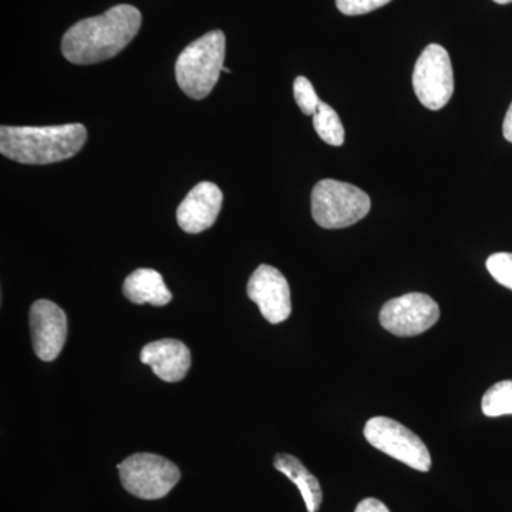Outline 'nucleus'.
I'll use <instances>...</instances> for the list:
<instances>
[{
    "mask_svg": "<svg viewBox=\"0 0 512 512\" xmlns=\"http://www.w3.org/2000/svg\"><path fill=\"white\" fill-rule=\"evenodd\" d=\"M140 10L117 5L94 18L80 20L64 33L62 53L70 63L94 64L113 59L141 28Z\"/></svg>",
    "mask_w": 512,
    "mask_h": 512,
    "instance_id": "f257e3e1",
    "label": "nucleus"
},
{
    "mask_svg": "<svg viewBox=\"0 0 512 512\" xmlns=\"http://www.w3.org/2000/svg\"><path fill=\"white\" fill-rule=\"evenodd\" d=\"M87 140L83 124L47 127H0V153L20 164L60 163L76 156Z\"/></svg>",
    "mask_w": 512,
    "mask_h": 512,
    "instance_id": "f03ea898",
    "label": "nucleus"
},
{
    "mask_svg": "<svg viewBox=\"0 0 512 512\" xmlns=\"http://www.w3.org/2000/svg\"><path fill=\"white\" fill-rule=\"evenodd\" d=\"M225 35L221 30L205 33L185 47L175 63L178 86L188 97L202 100L220 80L225 60Z\"/></svg>",
    "mask_w": 512,
    "mask_h": 512,
    "instance_id": "7ed1b4c3",
    "label": "nucleus"
},
{
    "mask_svg": "<svg viewBox=\"0 0 512 512\" xmlns=\"http://www.w3.org/2000/svg\"><path fill=\"white\" fill-rule=\"evenodd\" d=\"M372 201L355 185L336 180H322L312 191V217L319 227H352L369 214Z\"/></svg>",
    "mask_w": 512,
    "mask_h": 512,
    "instance_id": "20e7f679",
    "label": "nucleus"
},
{
    "mask_svg": "<svg viewBox=\"0 0 512 512\" xmlns=\"http://www.w3.org/2000/svg\"><path fill=\"white\" fill-rule=\"evenodd\" d=\"M117 468L124 490L141 500L164 498L181 478L180 468L158 454H133Z\"/></svg>",
    "mask_w": 512,
    "mask_h": 512,
    "instance_id": "39448f33",
    "label": "nucleus"
},
{
    "mask_svg": "<svg viewBox=\"0 0 512 512\" xmlns=\"http://www.w3.org/2000/svg\"><path fill=\"white\" fill-rule=\"evenodd\" d=\"M365 437L377 450L406 464L407 467L421 473L430 471L429 448L416 433L399 421L389 417H373L366 423Z\"/></svg>",
    "mask_w": 512,
    "mask_h": 512,
    "instance_id": "423d86ee",
    "label": "nucleus"
},
{
    "mask_svg": "<svg viewBox=\"0 0 512 512\" xmlns=\"http://www.w3.org/2000/svg\"><path fill=\"white\" fill-rule=\"evenodd\" d=\"M413 89L426 109H443L454 93V73L443 46L431 43L421 52L413 72Z\"/></svg>",
    "mask_w": 512,
    "mask_h": 512,
    "instance_id": "0eeeda50",
    "label": "nucleus"
},
{
    "mask_svg": "<svg viewBox=\"0 0 512 512\" xmlns=\"http://www.w3.org/2000/svg\"><path fill=\"white\" fill-rule=\"evenodd\" d=\"M440 319L437 302L426 293H406L384 303L380 311V325L399 338L421 335Z\"/></svg>",
    "mask_w": 512,
    "mask_h": 512,
    "instance_id": "6e6552de",
    "label": "nucleus"
},
{
    "mask_svg": "<svg viewBox=\"0 0 512 512\" xmlns=\"http://www.w3.org/2000/svg\"><path fill=\"white\" fill-rule=\"evenodd\" d=\"M247 292L249 299L258 305L262 316L272 325L285 322L291 316V288L282 272L274 266H258L249 278Z\"/></svg>",
    "mask_w": 512,
    "mask_h": 512,
    "instance_id": "1a4fd4ad",
    "label": "nucleus"
},
{
    "mask_svg": "<svg viewBox=\"0 0 512 512\" xmlns=\"http://www.w3.org/2000/svg\"><path fill=\"white\" fill-rule=\"evenodd\" d=\"M29 319L36 356L43 362H53L66 343V313L55 302L40 299L30 308Z\"/></svg>",
    "mask_w": 512,
    "mask_h": 512,
    "instance_id": "9d476101",
    "label": "nucleus"
},
{
    "mask_svg": "<svg viewBox=\"0 0 512 512\" xmlns=\"http://www.w3.org/2000/svg\"><path fill=\"white\" fill-rule=\"evenodd\" d=\"M224 195L217 184L204 181L195 185L177 210L180 228L188 234H200L217 221Z\"/></svg>",
    "mask_w": 512,
    "mask_h": 512,
    "instance_id": "9b49d317",
    "label": "nucleus"
},
{
    "mask_svg": "<svg viewBox=\"0 0 512 512\" xmlns=\"http://www.w3.org/2000/svg\"><path fill=\"white\" fill-rule=\"evenodd\" d=\"M140 360L150 366L157 377L168 383L183 380L191 367L190 349L177 339L148 343L141 350Z\"/></svg>",
    "mask_w": 512,
    "mask_h": 512,
    "instance_id": "f8f14e48",
    "label": "nucleus"
},
{
    "mask_svg": "<svg viewBox=\"0 0 512 512\" xmlns=\"http://www.w3.org/2000/svg\"><path fill=\"white\" fill-rule=\"evenodd\" d=\"M123 293L134 305L150 303L153 306H165L173 299L160 272L146 268L137 269L127 276Z\"/></svg>",
    "mask_w": 512,
    "mask_h": 512,
    "instance_id": "ddd939ff",
    "label": "nucleus"
},
{
    "mask_svg": "<svg viewBox=\"0 0 512 512\" xmlns=\"http://www.w3.org/2000/svg\"><path fill=\"white\" fill-rule=\"evenodd\" d=\"M274 467L279 473L285 474L301 491L308 512H318L322 504L323 493L318 478L309 473L298 458L291 454H276Z\"/></svg>",
    "mask_w": 512,
    "mask_h": 512,
    "instance_id": "4468645a",
    "label": "nucleus"
},
{
    "mask_svg": "<svg viewBox=\"0 0 512 512\" xmlns=\"http://www.w3.org/2000/svg\"><path fill=\"white\" fill-rule=\"evenodd\" d=\"M313 128L329 146L340 147L345 143V128L338 113L323 101H320L318 110L313 114Z\"/></svg>",
    "mask_w": 512,
    "mask_h": 512,
    "instance_id": "2eb2a0df",
    "label": "nucleus"
},
{
    "mask_svg": "<svg viewBox=\"0 0 512 512\" xmlns=\"http://www.w3.org/2000/svg\"><path fill=\"white\" fill-rule=\"evenodd\" d=\"M481 409L487 417L512 414V380L493 384L484 394Z\"/></svg>",
    "mask_w": 512,
    "mask_h": 512,
    "instance_id": "dca6fc26",
    "label": "nucleus"
},
{
    "mask_svg": "<svg viewBox=\"0 0 512 512\" xmlns=\"http://www.w3.org/2000/svg\"><path fill=\"white\" fill-rule=\"evenodd\" d=\"M293 96L305 116H313L318 110L320 104L318 94L306 77H296L295 83H293Z\"/></svg>",
    "mask_w": 512,
    "mask_h": 512,
    "instance_id": "f3484780",
    "label": "nucleus"
},
{
    "mask_svg": "<svg viewBox=\"0 0 512 512\" xmlns=\"http://www.w3.org/2000/svg\"><path fill=\"white\" fill-rule=\"evenodd\" d=\"M485 265L498 284L512 291V254L510 252H497L488 256Z\"/></svg>",
    "mask_w": 512,
    "mask_h": 512,
    "instance_id": "a211bd4d",
    "label": "nucleus"
},
{
    "mask_svg": "<svg viewBox=\"0 0 512 512\" xmlns=\"http://www.w3.org/2000/svg\"><path fill=\"white\" fill-rule=\"evenodd\" d=\"M392 0H336V6L343 15L359 16L383 8Z\"/></svg>",
    "mask_w": 512,
    "mask_h": 512,
    "instance_id": "6ab92c4d",
    "label": "nucleus"
},
{
    "mask_svg": "<svg viewBox=\"0 0 512 512\" xmlns=\"http://www.w3.org/2000/svg\"><path fill=\"white\" fill-rule=\"evenodd\" d=\"M355 512H390V510L386 507V504L376 500V498H365L357 504Z\"/></svg>",
    "mask_w": 512,
    "mask_h": 512,
    "instance_id": "aec40b11",
    "label": "nucleus"
},
{
    "mask_svg": "<svg viewBox=\"0 0 512 512\" xmlns=\"http://www.w3.org/2000/svg\"><path fill=\"white\" fill-rule=\"evenodd\" d=\"M503 134L505 140L510 141V143H512V103L510 109H508L507 111V114H505Z\"/></svg>",
    "mask_w": 512,
    "mask_h": 512,
    "instance_id": "412c9836",
    "label": "nucleus"
},
{
    "mask_svg": "<svg viewBox=\"0 0 512 512\" xmlns=\"http://www.w3.org/2000/svg\"><path fill=\"white\" fill-rule=\"evenodd\" d=\"M493 2L498 3V5H508V3H512V0H493Z\"/></svg>",
    "mask_w": 512,
    "mask_h": 512,
    "instance_id": "4be33fe9",
    "label": "nucleus"
},
{
    "mask_svg": "<svg viewBox=\"0 0 512 512\" xmlns=\"http://www.w3.org/2000/svg\"><path fill=\"white\" fill-rule=\"evenodd\" d=\"M222 72H224V73H231V70L227 69V67H224V69H222Z\"/></svg>",
    "mask_w": 512,
    "mask_h": 512,
    "instance_id": "5701e85b",
    "label": "nucleus"
}]
</instances>
